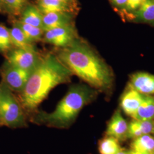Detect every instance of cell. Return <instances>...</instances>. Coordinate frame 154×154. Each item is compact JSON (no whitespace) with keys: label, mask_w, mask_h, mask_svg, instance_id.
<instances>
[{"label":"cell","mask_w":154,"mask_h":154,"mask_svg":"<svg viewBox=\"0 0 154 154\" xmlns=\"http://www.w3.org/2000/svg\"><path fill=\"white\" fill-rule=\"evenodd\" d=\"M60 60L88 86L97 90L107 91L113 82V72L104 60L79 37L55 53Z\"/></svg>","instance_id":"obj_1"},{"label":"cell","mask_w":154,"mask_h":154,"mask_svg":"<svg viewBox=\"0 0 154 154\" xmlns=\"http://www.w3.org/2000/svg\"><path fill=\"white\" fill-rule=\"evenodd\" d=\"M72 72L55 53L42 55L38 65L33 70L18 99L28 120L37 111L40 104L46 98L52 89L57 86L70 82Z\"/></svg>","instance_id":"obj_2"},{"label":"cell","mask_w":154,"mask_h":154,"mask_svg":"<svg viewBox=\"0 0 154 154\" xmlns=\"http://www.w3.org/2000/svg\"><path fill=\"white\" fill-rule=\"evenodd\" d=\"M97 95V90L83 84H74L51 112L37 111L29 121L38 125H45L58 129H67L75 122L80 111L91 102Z\"/></svg>","instance_id":"obj_3"},{"label":"cell","mask_w":154,"mask_h":154,"mask_svg":"<svg viewBox=\"0 0 154 154\" xmlns=\"http://www.w3.org/2000/svg\"><path fill=\"white\" fill-rule=\"evenodd\" d=\"M28 116L18 98L2 82L0 100V126L11 128L28 126Z\"/></svg>","instance_id":"obj_4"},{"label":"cell","mask_w":154,"mask_h":154,"mask_svg":"<svg viewBox=\"0 0 154 154\" xmlns=\"http://www.w3.org/2000/svg\"><path fill=\"white\" fill-rule=\"evenodd\" d=\"M32 72L6 62L1 72L2 82L13 92L20 94L25 87Z\"/></svg>","instance_id":"obj_5"},{"label":"cell","mask_w":154,"mask_h":154,"mask_svg":"<svg viewBox=\"0 0 154 154\" xmlns=\"http://www.w3.org/2000/svg\"><path fill=\"white\" fill-rule=\"evenodd\" d=\"M6 54L8 63L30 72L35 69L42 57L37 51L18 48H13Z\"/></svg>","instance_id":"obj_6"},{"label":"cell","mask_w":154,"mask_h":154,"mask_svg":"<svg viewBox=\"0 0 154 154\" xmlns=\"http://www.w3.org/2000/svg\"><path fill=\"white\" fill-rule=\"evenodd\" d=\"M79 37L74 24L45 31L43 35L45 42L58 48H63Z\"/></svg>","instance_id":"obj_7"},{"label":"cell","mask_w":154,"mask_h":154,"mask_svg":"<svg viewBox=\"0 0 154 154\" xmlns=\"http://www.w3.org/2000/svg\"><path fill=\"white\" fill-rule=\"evenodd\" d=\"M128 88L144 95H154V75L145 72H138L130 77Z\"/></svg>","instance_id":"obj_8"},{"label":"cell","mask_w":154,"mask_h":154,"mask_svg":"<svg viewBox=\"0 0 154 154\" xmlns=\"http://www.w3.org/2000/svg\"><path fill=\"white\" fill-rule=\"evenodd\" d=\"M128 125L121 111L117 110L107 124L105 135L114 137L119 141L125 140L127 139Z\"/></svg>","instance_id":"obj_9"},{"label":"cell","mask_w":154,"mask_h":154,"mask_svg":"<svg viewBox=\"0 0 154 154\" xmlns=\"http://www.w3.org/2000/svg\"><path fill=\"white\" fill-rule=\"evenodd\" d=\"M71 24H73V13L50 12L43 14L42 30L44 32Z\"/></svg>","instance_id":"obj_10"},{"label":"cell","mask_w":154,"mask_h":154,"mask_svg":"<svg viewBox=\"0 0 154 154\" xmlns=\"http://www.w3.org/2000/svg\"><path fill=\"white\" fill-rule=\"evenodd\" d=\"M144 97V95L143 94L128 87L121 100V106L125 113L132 117L141 104Z\"/></svg>","instance_id":"obj_11"},{"label":"cell","mask_w":154,"mask_h":154,"mask_svg":"<svg viewBox=\"0 0 154 154\" xmlns=\"http://www.w3.org/2000/svg\"><path fill=\"white\" fill-rule=\"evenodd\" d=\"M39 10L43 14L50 12H66L73 13L76 7L58 0H38Z\"/></svg>","instance_id":"obj_12"},{"label":"cell","mask_w":154,"mask_h":154,"mask_svg":"<svg viewBox=\"0 0 154 154\" xmlns=\"http://www.w3.org/2000/svg\"><path fill=\"white\" fill-rule=\"evenodd\" d=\"M131 14L135 22L154 24V0H146L138 10Z\"/></svg>","instance_id":"obj_13"},{"label":"cell","mask_w":154,"mask_h":154,"mask_svg":"<svg viewBox=\"0 0 154 154\" xmlns=\"http://www.w3.org/2000/svg\"><path fill=\"white\" fill-rule=\"evenodd\" d=\"M21 22L42 29L43 14L37 6L33 5L26 6L21 14Z\"/></svg>","instance_id":"obj_14"},{"label":"cell","mask_w":154,"mask_h":154,"mask_svg":"<svg viewBox=\"0 0 154 154\" xmlns=\"http://www.w3.org/2000/svg\"><path fill=\"white\" fill-rule=\"evenodd\" d=\"M131 118L137 121L154 119V97L144 95L138 110Z\"/></svg>","instance_id":"obj_15"},{"label":"cell","mask_w":154,"mask_h":154,"mask_svg":"<svg viewBox=\"0 0 154 154\" xmlns=\"http://www.w3.org/2000/svg\"><path fill=\"white\" fill-rule=\"evenodd\" d=\"M9 32L13 48L37 51L34 44L28 40L21 29L14 23L13 27L9 29Z\"/></svg>","instance_id":"obj_16"},{"label":"cell","mask_w":154,"mask_h":154,"mask_svg":"<svg viewBox=\"0 0 154 154\" xmlns=\"http://www.w3.org/2000/svg\"><path fill=\"white\" fill-rule=\"evenodd\" d=\"M131 150L143 154H154V137L143 135L133 139L130 144Z\"/></svg>","instance_id":"obj_17"},{"label":"cell","mask_w":154,"mask_h":154,"mask_svg":"<svg viewBox=\"0 0 154 154\" xmlns=\"http://www.w3.org/2000/svg\"><path fill=\"white\" fill-rule=\"evenodd\" d=\"M119 141L114 137L105 135L98 143L100 154H117L122 149Z\"/></svg>","instance_id":"obj_18"},{"label":"cell","mask_w":154,"mask_h":154,"mask_svg":"<svg viewBox=\"0 0 154 154\" xmlns=\"http://www.w3.org/2000/svg\"><path fill=\"white\" fill-rule=\"evenodd\" d=\"M14 23L21 29L28 40L33 44L41 40L43 38L44 32L41 28L23 23L20 20L14 21Z\"/></svg>","instance_id":"obj_19"},{"label":"cell","mask_w":154,"mask_h":154,"mask_svg":"<svg viewBox=\"0 0 154 154\" xmlns=\"http://www.w3.org/2000/svg\"><path fill=\"white\" fill-rule=\"evenodd\" d=\"M27 0H2V11L13 16L21 15L25 8Z\"/></svg>","instance_id":"obj_20"},{"label":"cell","mask_w":154,"mask_h":154,"mask_svg":"<svg viewBox=\"0 0 154 154\" xmlns=\"http://www.w3.org/2000/svg\"><path fill=\"white\" fill-rule=\"evenodd\" d=\"M13 48L9 29L0 23V53L6 54Z\"/></svg>","instance_id":"obj_21"},{"label":"cell","mask_w":154,"mask_h":154,"mask_svg":"<svg viewBox=\"0 0 154 154\" xmlns=\"http://www.w3.org/2000/svg\"><path fill=\"white\" fill-rule=\"evenodd\" d=\"M135 121L143 135L154 134V119Z\"/></svg>","instance_id":"obj_22"},{"label":"cell","mask_w":154,"mask_h":154,"mask_svg":"<svg viewBox=\"0 0 154 154\" xmlns=\"http://www.w3.org/2000/svg\"><path fill=\"white\" fill-rule=\"evenodd\" d=\"M143 135L142 132L139 129L135 120L133 119L132 121L128 125V131H127V138L134 139Z\"/></svg>","instance_id":"obj_23"},{"label":"cell","mask_w":154,"mask_h":154,"mask_svg":"<svg viewBox=\"0 0 154 154\" xmlns=\"http://www.w3.org/2000/svg\"><path fill=\"white\" fill-rule=\"evenodd\" d=\"M146 0H127L125 6V10L129 12H134L138 10Z\"/></svg>","instance_id":"obj_24"},{"label":"cell","mask_w":154,"mask_h":154,"mask_svg":"<svg viewBox=\"0 0 154 154\" xmlns=\"http://www.w3.org/2000/svg\"><path fill=\"white\" fill-rule=\"evenodd\" d=\"M111 1L116 6L125 8L126 5L127 0H111Z\"/></svg>","instance_id":"obj_25"},{"label":"cell","mask_w":154,"mask_h":154,"mask_svg":"<svg viewBox=\"0 0 154 154\" xmlns=\"http://www.w3.org/2000/svg\"><path fill=\"white\" fill-rule=\"evenodd\" d=\"M61 2H63L64 3H66L67 4L74 6L75 7H77V0H58Z\"/></svg>","instance_id":"obj_26"},{"label":"cell","mask_w":154,"mask_h":154,"mask_svg":"<svg viewBox=\"0 0 154 154\" xmlns=\"http://www.w3.org/2000/svg\"><path fill=\"white\" fill-rule=\"evenodd\" d=\"M117 154H131L130 152V151H126L125 149H122Z\"/></svg>","instance_id":"obj_27"},{"label":"cell","mask_w":154,"mask_h":154,"mask_svg":"<svg viewBox=\"0 0 154 154\" xmlns=\"http://www.w3.org/2000/svg\"><path fill=\"white\" fill-rule=\"evenodd\" d=\"M130 152L131 154H143V153H140V152H135V151H133L130 150Z\"/></svg>","instance_id":"obj_28"},{"label":"cell","mask_w":154,"mask_h":154,"mask_svg":"<svg viewBox=\"0 0 154 154\" xmlns=\"http://www.w3.org/2000/svg\"><path fill=\"white\" fill-rule=\"evenodd\" d=\"M0 11H2V0H0Z\"/></svg>","instance_id":"obj_29"},{"label":"cell","mask_w":154,"mask_h":154,"mask_svg":"<svg viewBox=\"0 0 154 154\" xmlns=\"http://www.w3.org/2000/svg\"><path fill=\"white\" fill-rule=\"evenodd\" d=\"M1 91H2V83L0 84V100H1Z\"/></svg>","instance_id":"obj_30"}]
</instances>
